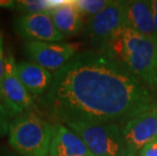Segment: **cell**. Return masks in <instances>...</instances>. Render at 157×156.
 Here are the masks:
<instances>
[{
	"instance_id": "1",
	"label": "cell",
	"mask_w": 157,
	"mask_h": 156,
	"mask_svg": "<svg viewBox=\"0 0 157 156\" xmlns=\"http://www.w3.org/2000/svg\"><path fill=\"white\" fill-rule=\"evenodd\" d=\"M45 112L56 123L125 124L157 108V93L105 52H78L54 73L41 97Z\"/></svg>"
},
{
	"instance_id": "2",
	"label": "cell",
	"mask_w": 157,
	"mask_h": 156,
	"mask_svg": "<svg viewBox=\"0 0 157 156\" xmlns=\"http://www.w3.org/2000/svg\"><path fill=\"white\" fill-rule=\"evenodd\" d=\"M157 93V41L124 26L103 51Z\"/></svg>"
},
{
	"instance_id": "3",
	"label": "cell",
	"mask_w": 157,
	"mask_h": 156,
	"mask_svg": "<svg viewBox=\"0 0 157 156\" xmlns=\"http://www.w3.org/2000/svg\"><path fill=\"white\" fill-rule=\"evenodd\" d=\"M53 130L54 124L31 109L11 119L8 144L21 156H49Z\"/></svg>"
},
{
	"instance_id": "4",
	"label": "cell",
	"mask_w": 157,
	"mask_h": 156,
	"mask_svg": "<svg viewBox=\"0 0 157 156\" xmlns=\"http://www.w3.org/2000/svg\"><path fill=\"white\" fill-rule=\"evenodd\" d=\"M65 126L81 139L93 156H127L119 124L72 122Z\"/></svg>"
},
{
	"instance_id": "5",
	"label": "cell",
	"mask_w": 157,
	"mask_h": 156,
	"mask_svg": "<svg viewBox=\"0 0 157 156\" xmlns=\"http://www.w3.org/2000/svg\"><path fill=\"white\" fill-rule=\"evenodd\" d=\"M126 1L113 0L101 12L89 18L86 25L92 50L103 52L115 36L125 26Z\"/></svg>"
},
{
	"instance_id": "6",
	"label": "cell",
	"mask_w": 157,
	"mask_h": 156,
	"mask_svg": "<svg viewBox=\"0 0 157 156\" xmlns=\"http://www.w3.org/2000/svg\"><path fill=\"white\" fill-rule=\"evenodd\" d=\"M16 63L13 53L8 50L6 52L4 73L0 81V101L10 118L31 111L34 107V97L29 93L19 79Z\"/></svg>"
},
{
	"instance_id": "7",
	"label": "cell",
	"mask_w": 157,
	"mask_h": 156,
	"mask_svg": "<svg viewBox=\"0 0 157 156\" xmlns=\"http://www.w3.org/2000/svg\"><path fill=\"white\" fill-rule=\"evenodd\" d=\"M25 52L32 62L56 73L77 54L78 46L65 42H25Z\"/></svg>"
},
{
	"instance_id": "8",
	"label": "cell",
	"mask_w": 157,
	"mask_h": 156,
	"mask_svg": "<svg viewBox=\"0 0 157 156\" xmlns=\"http://www.w3.org/2000/svg\"><path fill=\"white\" fill-rule=\"evenodd\" d=\"M127 156H138L139 151L157 138V108L127 121L122 127Z\"/></svg>"
},
{
	"instance_id": "9",
	"label": "cell",
	"mask_w": 157,
	"mask_h": 156,
	"mask_svg": "<svg viewBox=\"0 0 157 156\" xmlns=\"http://www.w3.org/2000/svg\"><path fill=\"white\" fill-rule=\"evenodd\" d=\"M13 26L25 42L61 43L65 39L56 29L49 13L18 15L14 17Z\"/></svg>"
},
{
	"instance_id": "10",
	"label": "cell",
	"mask_w": 157,
	"mask_h": 156,
	"mask_svg": "<svg viewBox=\"0 0 157 156\" xmlns=\"http://www.w3.org/2000/svg\"><path fill=\"white\" fill-rule=\"evenodd\" d=\"M125 26L157 41L151 0L126 1Z\"/></svg>"
},
{
	"instance_id": "11",
	"label": "cell",
	"mask_w": 157,
	"mask_h": 156,
	"mask_svg": "<svg viewBox=\"0 0 157 156\" xmlns=\"http://www.w3.org/2000/svg\"><path fill=\"white\" fill-rule=\"evenodd\" d=\"M16 70L23 86L33 97H42L54 79V73L32 61L17 62Z\"/></svg>"
},
{
	"instance_id": "12",
	"label": "cell",
	"mask_w": 157,
	"mask_h": 156,
	"mask_svg": "<svg viewBox=\"0 0 157 156\" xmlns=\"http://www.w3.org/2000/svg\"><path fill=\"white\" fill-rule=\"evenodd\" d=\"M48 13L56 29L62 36H75L82 31L83 15L75 5L74 0L55 1Z\"/></svg>"
},
{
	"instance_id": "13",
	"label": "cell",
	"mask_w": 157,
	"mask_h": 156,
	"mask_svg": "<svg viewBox=\"0 0 157 156\" xmlns=\"http://www.w3.org/2000/svg\"><path fill=\"white\" fill-rule=\"evenodd\" d=\"M49 156H93L86 145L67 126L55 123Z\"/></svg>"
},
{
	"instance_id": "14",
	"label": "cell",
	"mask_w": 157,
	"mask_h": 156,
	"mask_svg": "<svg viewBox=\"0 0 157 156\" xmlns=\"http://www.w3.org/2000/svg\"><path fill=\"white\" fill-rule=\"evenodd\" d=\"M54 2L50 0H18L15 1L14 9L19 15L48 13L54 5Z\"/></svg>"
},
{
	"instance_id": "15",
	"label": "cell",
	"mask_w": 157,
	"mask_h": 156,
	"mask_svg": "<svg viewBox=\"0 0 157 156\" xmlns=\"http://www.w3.org/2000/svg\"><path fill=\"white\" fill-rule=\"evenodd\" d=\"M112 0H74L80 13L84 16L87 15L92 17L111 4Z\"/></svg>"
},
{
	"instance_id": "16",
	"label": "cell",
	"mask_w": 157,
	"mask_h": 156,
	"mask_svg": "<svg viewBox=\"0 0 157 156\" xmlns=\"http://www.w3.org/2000/svg\"><path fill=\"white\" fill-rule=\"evenodd\" d=\"M10 116L6 111L4 105L0 101V137L8 135L9 125H10Z\"/></svg>"
},
{
	"instance_id": "17",
	"label": "cell",
	"mask_w": 157,
	"mask_h": 156,
	"mask_svg": "<svg viewBox=\"0 0 157 156\" xmlns=\"http://www.w3.org/2000/svg\"><path fill=\"white\" fill-rule=\"evenodd\" d=\"M138 156H157V138L146 144L139 151Z\"/></svg>"
},
{
	"instance_id": "18",
	"label": "cell",
	"mask_w": 157,
	"mask_h": 156,
	"mask_svg": "<svg viewBox=\"0 0 157 156\" xmlns=\"http://www.w3.org/2000/svg\"><path fill=\"white\" fill-rule=\"evenodd\" d=\"M5 58H6V53L4 50V36H3L2 31L0 29V81H1L3 73H4Z\"/></svg>"
},
{
	"instance_id": "19",
	"label": "cell",
	"mask_w": 157,
	"mask_h": 156,
	"mask_svg": "<svg viewBox=\"0 0 157 156\" xmlns=\"http://www.w3.org/2000/svg\"><path fill=\"white\" fill-rule=\"evenodd\" d=\"M14 7L15 1H12V0H0V8L14 9Z\"/></svg>"
},
{
	"instance_id": "20",
	"label": "cell",
	"mask_w": 157,
	"mask_h": 156,
	"mask_svg": "<svg viewBox=\"0 0 157 156\" xmlns=\"http://www.w3.org/2000/svg\"><path fill=\"white\" fill-rule=\"evenodd\" d=\"M151 3H152L153 15H154L155 32H156V36H157V0H151Z\"/></svg>"
},
{
	"instance_id": "21",
	"label": "cell",
	"mask_w": 157,
	"mask_h": 156,
	"mask_svg": "<svg viewBox=\"0 0 157 156\" xmlns=\"http://www.w3.org/2000/svg\"><path fill=\"white\" fill-rule=\"evenodd\" d=\"M0 156H21L14 151H9L5 148H0Z\"/></svg>"
}]
</instances>
